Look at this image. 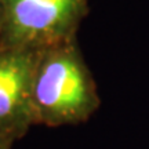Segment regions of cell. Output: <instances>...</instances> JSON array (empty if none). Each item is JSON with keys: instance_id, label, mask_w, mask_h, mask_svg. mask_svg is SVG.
I'll use <instances>...</instances> for the list:
<instances>
[{"instance_id": "6da1fadb", "label": "cell", "mask_w": 149, "mask_h": 149, "mask_svg": "<svg viewBox=\"0 0 149 149\" xmlns=\"http://www.w3.org/2000/svg\"><path fill=\"white\" fill-rule=\"evenodd\" d=\"M31 100L35 126H77L100 109L98 86L77 39L39 51Z\"/></svg>"}, {"instance_id": "7a4b0ae2", "label": "cell", "mask_w": 149, "mask_h": 149, "mask_svg": "<svg viewBox=\"0 0 149 149\" xmlns=\"http://www.w3.org/2000/svg\"><path fill=\"white\" fill-rule=\"evenodd\" d=\"M88 0H3L0 47L42 51L77 39Z\"/></svg>"}, {"instance_id": "3957f363", "label": "cell", "mask_w": 149, "mask_h": 149, "mask_svg": "<svg viewBox=\"0 0 149 149\" xmlns=\"http://www.w3.org/2000/svg\"><path fill=\"white\" fill-rule=\"evenodd\" d=\"M37 54L0 47V139L15 144L35 126L31 95Z\"/></svg>"}, {"instance_id": "277c9868", "label": "cell", "mask_w": 149, "mask_h": 149, "mask_svg": "<svg viewBox=\"0 0 149 149\" xmlns=\"http://www.w3.org/2000/svg\"><path fill=\"white\" fill-rule=\"evenodd\" d=\"M13 142L6 141V139H0V149H13Z\"/></svg>"}, {"instance_id": "5b68a950", "label": "cell", "mask_w": 149, "mask_h": 149, "mask_svg": "<svg viewBox=\"0 0 149 149\" xmlns=\"http://www.w3.org/2000/svg\"><path fill=\"white\" fill-rule=\"evenodd\" d=\"M1 4H3V0H0V14H1Z\"/></svg>"}]
</instances>
